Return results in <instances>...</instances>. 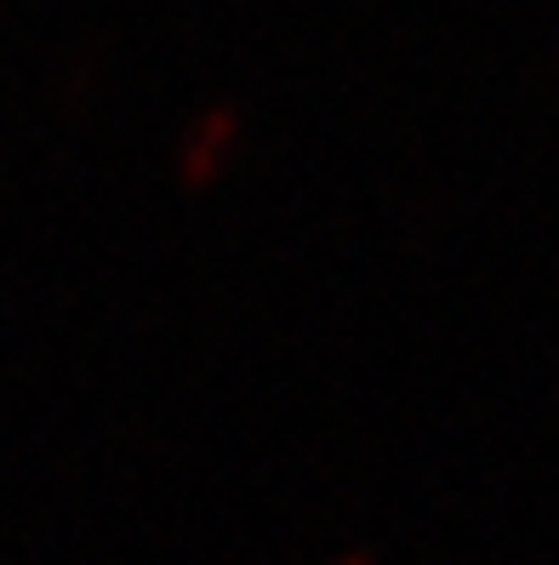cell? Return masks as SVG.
<instances>
[{
	"label": "cell",
	"instance_id": "cell-1",
	"mask_svg": "<svg viewBox=\"0 0 559 565\" xmlns=\"http://www.w3.org/2000/svg\"><path fill=\"white\" fill-rule=\"evenodd\" d=\"M235 138H240V115H235V104H217V109H206V115H194L189 131H183V143H178L183 178H189V183H206L217 166H223V154L235 149Z\"/></svg>",
	"mask_w": 559,
	"mask_h": 565
},
{
	"label": "cell",
	"instance_id": "cell-3",
	"mask_svg": "<svg viewBox=\"0 0 559 565\" xmlns=\"http://www.w3.org/2000/svg\"><path fill=\"white\" fill-rule=\"evenodd\" d=\"M332 565H383V559H377L372 548H348V554H337Z\"/></svg>",
	"mask_w": 559,
	"mask_h": 565
},
{
	"label": "cell",
	"instance_id": "cell-2",
	"mask_svg": "<svg viewBox=\"0 0 559 565\" xmlns=\"http://www.w3.org/2000/svg\"><path fill=\"white\" fill-rule=\"evenodd\" d=\"M109 70V35H92L69 63H57V97L63 104H86V86H97Z\"/></svg>",
	"mask_w": 559,
	"mask_h": 565
}]
</instances>
